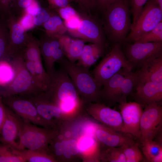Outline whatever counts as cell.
Here are the masks:
<instances>
[{
  "label": "cell",
  "mask_w": 162,
  "mask_h": 162,
  "mask_svg": "<svg viewBox=\"0 0 162 162\" xmlns=\"http://www.w3.org/2000/svg\"><path fill=\"white\" fill-rule=\"evenodd\" d=\"M48 74V81L44 94L63 113H73L82 102L67 71L61 64L58 70L54 69Z\"/></svg>",
  "instance_id": "cell-1"
},
{
  "label": "cell",
  "mask_w": 162,
  "mask_h": 162,
  "mask_svg": "<svg viewBox=\"0 0 162 162\" xmlns=\"http://www.w3.org/2000/svg\"><path fill=\"white\" fill-rule=\"evenodd\" d=\"M129 0H114L101 12L100 21L106 38L114 45L126 42L132 23Z\"/></svg>",
  "instance_id": "cell-2"
},
{
  "label": "cell",
  "mask_w": 162,
  "mask_h": 162,
  "mask_svg": "<svg viewBox=\"0 0 162 162\" xmlns=\"http://www.w3.org/2000/svg\"><path fill=\"white\" fill-rule=\"evenodd\" d=\"M59 63L68 73L84 104L101 103L102 86L91 74L89 68L72 63L65 58Z\"/></svg>",
  "instance_id": "cell-3"
},
{
  "label": "cell",
  "mask_w": 162,
  "mask_h": 162,
  "mask_svg": "<svg viewBox=\"0 0 162 162\" xmlns=\"http://www.w3.org/2000/svg\"><path fill=\"white\" fill-rule=\"evenodd\" d=\"M10 58L14 73L13 77L6 87L0 90V96L26 97L43 92L35 83L27 69L22 51L14 55Z\"/></svg>",
  "instance_id": "cell-4"
},
{
  "label": "cell",
  "mask_w": 162,
  "mask_h": 162,
  "mask_svg": "<svg viewBox=\"0 0 162 162\" xmlns=\"http://www.w3.org/2000/svg\"><path fill=\"white\" fill-rule=\"evenodd\" d=\"M58 132V129L40 128L21 118L19 141L16 149H27L48 154L49 143Z\"/></svg>",
  "instance_id": "cell-5"
},
{
  "label": "cell",
  "mask_w": 162,
  "mask_h": 162,
  "mask_svg": "<svg viewBox=\"0 0 162 162\" xmlns=\"http://www.w3.org/2000/svg\"><path fill=\"white\" fill-rule=\"evenodd\" d=\"M122 68L132 70L133 68L127 59L122 50V46L116 44L94 68L93 76L103 86Z\"/></svg>",
  "instance_id": "cell-6"
},
{
  "label": "cell",
  "mask_w": 162,
  "mask_h": 162,
  "mask_svg": "<svg viewBox=\"0 0 162 162\" xmlns=\"http://www.w3.org/2000/svg\"><path fill=\"white\" fill-rule=\"evenodd\" d=\"M24 97L29 99L34 105L47 128L59 129L63 124L70 120L56 104L46 97L44 92Z\"/></svg>",
  "instance_id": "cell-7"
},
{
  "label": "cell",
  "mask_w": 162,
  "mask_h": 162,
  "mask_svg": "<svg viewBox=\"0 0 162 162\" xmlns=\"http://www.w3.org/2000/svg\"><path fill=\"white\" fill-rule=\"evenodd\" d=\"M76 28L67 30L71 36L106 47L107 40L100 20L84 12Z\"/></svg>",
  "instance_id": "cell-8"
},
{
  "label": "cell",
  "mask_w": 162,
  "mask_h": 162,
  "mask_svg": "<svg viewBox=\"0 0 162 162\" xmlns=\"http://www.w3.org/2000/svg\"><path fill=\"white\" fill-rule=\"evenodd\" d=\"M121 46L127 59L133 68H141L147 61L162 56V42H127Z\"/></svg>",
  "instance_id": "cell-9"
},
{
  "label": "cell",
  "mask_w": 162,
  "mask_h": 162,
  "mask_svg": "<svg viewBox=\"0 0 162 162\" xmlns=\"http://www.w3.org/2000/svg\"><path fill=\"white\" fill-rule=\"evenodd\" d=\"M162 21V11L152 1L148 0L136 24L126 38V42H134L151 30Z\"/></svg>",
  "instance_id": "cell-10"
},
{
  "label": "cell",
  "mask_w": 162,
  "mask_h": 162,
  "mask_svg": "<svg viewBox=\"0 0 162 162\" xmlns=\"http://www.w3.org/2000/svg\"><path fill=\"white\" fill-rule=\"evenodd\" d=\"M162 125V107L158 103L145 106L140 124V138L141 143L153 140L160 131Z\"/></svg>",
  "instance_id": "cell-11"
},
{
  "label": "cell",
  "mask_w": 162,
  "mask_h": 162,
  "mask_svg": "<svg viewBox=\"0 0 162 162\" xmlns=\"http://www.w3.org/2000/svg\"><path fill=\"white\" fill-rule=\"evenodd\" d=\"M2 97L4 104L19 117L34 124L47 128L35 106L28 98L18 95Z\"/></svg>",
  "instance_id": "cell-12"
},
{
  "label": "cell",
  "mask_w": 162,
  "mask_h": 162,
  "mask_svg": "<svg viewBox=\"0 0 162 162\" xmlns=\"http://www.w3.org/2000/svg\"><path fill=\"white\" fill-rule=\"evenodd\" d=\"M84 112L102 124L122 132V119L118 111L101 103H92L85 105Z\"/></svg>",
  "instance_id": "cell-13"
},
{
  "label": "cell",
  "mask_w": 162,
  "mask_h": 162,
  "mask_svg": "<svg viewBox=\"0 0 162 162\" xmlns=\"http://www.w3.org/2000/svg\"><path fill=\"white\" fill-rule=\"evenodd\" d=\"M123 122L122 133L140 138V124L143 111L142 105L136 102L119 103Z\"/></svg>",
  "instance_id": "cell-14"
},
{
  "label": "cell",
  "mask_w": 162,
  "mask_h": 162,
  "mask_svg": "<svg viewBox=\"0 0 162 162\" xmlns=\"http://www.w3.org/2000/svg\"><path fill=\"white\" fill-rule=\"evenodd\" d=\"M129 134L97 124L94 136L100 146L105 147H119L135 143Z\"/></svg>",
  "instance_id": "cell-15"
},
{
  "label": "cell",
  "mask_w": 162,
  "mask_h": 162,
  "mask_svg": "<svg viewBox=\"0 0 162 162\" xmlns=\"http://www.w3.org/2000/svg\"><path fill=\"white\" fill-rule=\"evenodd\" d=\"M6 19L9 34L7 57L10 58L23 51L26 44L27 33L19 23L14 13L10 12Z\"/></svg>",
  "instance_id": "cell-16"
},
{
  "label": "cell",
  "mask_w": 162,
  "mask_h": 162,
  "mask_svg": "<svg viewBox=\"0 0 162 162\" xmlns=\"http://www.w3.org/2000/svg\"><path fill=\"white\" fill-rule=\"evenodd\" d=\"M7 107L6 118L0 133V143L16 149V140L19 136L21 118Z\"/></svg>",
  "instance_id": "cell-17"
},
{
  "label": "cell",
  "mask_w": 162,
  "mask_h": 162,
  "mask_svg": "<svg viewBox=\"0 0 162 162\" xmlns=\"http://www.w3.org/2000/svg\"><path fill=\"white\" fill-rule=\"evenodd\" d=\"M136 87L135 99L136 102L142 105L158 103L162 100V82H142L137 83Z\"/></svg>",
  "instance_id": "cell-18"
},
{
  "label": "cell",
  "mask_w": 162,
  "mask_h": 162,
  "mask_svg": "<svg viewBox=\"0 0 162 162\" xmlns=\"http://www.w3.org/2000/svg\"><path fill=\"white\" fill-rule=\"evenodd\" d=\"M132 70L122 68L111 77L103 86L100 91L101 101L109 103L118 102V95L123 80Z\"/></svg>",
  "instance_id": "cell-19"
},
{
  "label": "cell",
  "mask_w": 162,
  "mask_h": 162,
  "mask_svg": "<svg viewBox=\"0 0 162 162\" xmlns=\"http://www.w3.org/2000/svg\"><path fill=\"white\" fill-rule=\"evenodd\" d=\"M136 72L137 84L149 81L162 82V56L147 61Z\"/></svg>",
  "instance_id": "cell-20"
},
{
  "label": "cell",
  "mask_w": 162,
  "mask_h": 162,
  "mask_svg": "<svg viewBox=\"0 0 162 162\" xmlns=\"http://www.w3.org/2000/svg\"><path fill=\"white\" fill-rule=\"evenodd\" d=\"M81 158L92 161H100V146L95 136L85 135L76 140Z\"/></svg>",
  "instance_id": "cell-21"
},
{
  "label": "cell",
  "mask_w": 162,
  "mask_h": 162,
  "mask_svg": "<svg viewBox=\"0 0 162 162\" xmlns=\"http://www.w3.org/2000/svg\"><path fill=\"white\" fill-rule=\"evenodd\" d=\"M60 48L67 59L70 62L75 63L79 59L86 42L79 39H73L64 34L59 38Z\"/></svg>",
  "instance_id": "cell-22"
},
{
  "label": "cell",
  "mask_w": 162,
  "mask_h": 162,
  "mask_svg": "<svg viewBox=\"0 0 162 162\" xmlns=\"http://www.w3.org/2000/svg\"><path fill=\"white\" fill-rule=\"evenodd\" d=\"M105 48L104 46L92 43L85 44L76 64L89 68L104 55Z\"/></svg>",
  "instance_id": "cell-23"
},
{
  "label": "cell",
  "mask_w": 162,
  "mask_h": 162,
  "mask_svg": "<svg viewBox=\"0 0 162 162\" xmlns=\"http://www.w3.org/2000/svg\"><path fill=\"white\" fill-rule=\"evenodd\" d=\"M41 55L44 61L46 72L48 74L53 69L50 64L51 58L54 50L60 48L58 38H50L46 34L39 40Z\"/></svg>",
  "instance_id": "cell-24"
},
{
  "label": "cell",
  "mask_w": 162,
  "mask_h": 162,
  "mask_svg": "<svg viewBox=\"0 0 162 162\" xmlns=\"http://www.w3.org/2000/svg\"><path fill=\"white\" fill-rule=\"evenodd\" d=\"M25 62L26 66L33 80L38 87L44 92L48 84L49 76L44 68L41 60L34 62Z\"/></svg>",
  "instance_id": "cell-25"
},
{
  "label": "cell",
  "mask_w": 162,
  "mask_h": 162,
  "mask_svg": "<svg viewBox=\"0 0 162 162\" xmlns=\"http://www.w3.org/2000/svg\"><path fill=\"white\" fill-rule=\"evenodd\" d=\"M42 26L45 29L46 34L51 38H59L67 32L68 29L62 19L54 11L49 19Z\"/></svg>",
  "instance_id": "cell-26"
},
{
  "label": "cell",
  "mask_w": 162,
  "mask_h": 162,
  "mask_svg": "<svg viewBox=\"0 0 162 162\" xmlns=\"http://www.w3.org/2000/svg\"><path fill=\"white\" fill-rule=\"evenodd\" d=\"M22 54L25 61L34 62L41 60L39 40L32 33H27V41Z\"/></svg>",
  "instance_id": "cell-27"
},
{
  "label": "cell",
  "mask_w": 162,
  "mask_h": 162,
  "mask_svg": "<svg viewBox=\"0 0 162 162\" xmlns=\"http://www.w3.org/2000/svg\"><path fill=\"white\" fill-rule=\"evenodd\" d=\"M12 148L15 153L22 157L26 162H56L50 155L45 152L27 149L19 150Z\"/></svg>",
  "instance_id": "cell-28"
},
{
  "label": "cell",
  "mask_w": 162,
  "mask_h": 162,
  "mask_svg": "<svg viewBox=\"0 0 162 162\" xmlns=\"http://www.w3.org/2000/svg\"><path fill=\"white\" fill-rule=\"evenodd\" d=\"M141 143L143 153L148 161L162 162V146L160 143L153 140L146 141Z\"/></svg>",
  "instance_id": "cell-29"
},
{
  "label": "cell",
  "mask_w": 162,
  "mask_h": 162,
  "mask_svg": "<svg viewBox=\"0 0 162 162\" xmlns=\"http://www.w3.org/2000/svg\"><path fill=\"white\" fill-rule=\"evenodd\" d=\"M137 72L130 71L123 80L118 95V102L120 103L127 102L126 98L136 86L137 82Z\"/></svg>",
  "instance_id": "cell-30"
},
{
  "label": "cell",
  "mask_w": 162,
  "mask_h": 162,
  "mask_svg": "<svg viewBox=\"0 0 162 162\" xmlns=\"http://www.w3.org/2000/svg\"><path fill=\"white\" fill-rule=\"evenodd\" d=\"M61 135L63 145L62 161H74L77 158H81L77 140L73 138L66 139Z\"/></svg>",
  "instance_id": "cell-31"
},
{
  "label": "cell",
  "mask_w": 162,
  "mask_h": 162,
  "mask_svg": "<svg viewBox=\"0 0 162 162\" xmlns=\"http://www.w3.org/2000/svg\"><path fill=\"white\" fill-rule=\"evenodd\" d=\"M100 161L108 162H126L123 146L119 147H105L100 151Z\"/></svg>",
  "instance_id": "cell-32"
},
{
  "label": "cell",
  "mask_w": 162,
  "mask_h": 162,
  "mask_svg": "<svg viewBox=\"0 0 162 162\" xmlns=\"http://www.w3.org/2000/svg\"><path fill=\"white\" fill-rule=\"evenodd\" d=\"M9 31L6 17L0 18V61L7 57Z\"/></svg>",
  "instance_id": "cell-33"
},
{
  "label": "cell",
  "mask_w": 162,
  "mask_h": 162,
  "mask_svg": "<svg viewBox=\"0 0 162 162\" xmlns=\"http://www.w3.org/2000/svg\"><path fill=\"white\" fill-rule=\"evenodd\" d=\"M13 71L10 58L0 61V90L6 87L12 79Z\"/></svg>",
  "instance_id": "cell-34"
},
{
  "label": "cell",
  "mask_w": 162,
  "mask_h": 162,
  "mask_svg": "<svg viewBox=\"0 0 162 162\" xmlns=\"http://www.w3.org/2000/svg\"><path fill=\"white\" fill-rule=\"evenodd\" d=\"M158 42H162V21L133 42L145 43Z\"/></svg>",
  "instance_id": "cell-35"
},
{
  "label": "cell",
  "mask_w": 162,
  "mask_h": 162,
  "mask_svg": "<svg viewBox=\"0 0 162 162\" xmlns=\"http://www.w3.org/2000/svg\"><path fill=\"white\" fill-rule=\"evenodd\" d=\"M25 162V160L15 153L11 148L0 143V162Z\"/></svg>",
  "instance_id": "cell-36"
},
{
  "label": "cell",
  "mask_w": 162,
  "mask_h": 162,
  "mask_svg": "<svg viewBox=\"0 0 162 162\" xmlns=\"http://www.w3.org/2000/svg\"><path fill=\"white\" fill-rule=\"evenodd\" d=\"M123 149L126 162H138L142 159V154L137 144L123 146Z\"/></svg>",
  "instance_id": "cell-37"
},
{
  "label": "cell",
  "mask_w": 162,
  "mask_h": 162,
  "mask_svg": "<svg viewBox=\"0 0 162 162\" xmlns=\"http://www.w3.org/2000/svg\"><path fill=\"white\" fill-rule=\"evenodd\" d=\"M49 8H38L32 14L35 26H40L46 22L54 11Z\"/></svg>",
  "instance_id": "cell-38"
},
{
  "label": "cell",
  "mask_w": 162,
  "mask_h": 162,
  "mask_svg": "<svg viewBox=\"0 0 162 162\" xmlns=\"http://www.w3.org/2000/svg\"><path fill=\"white\" fill-rule=\"evenodd\" d=\"M148 0H129L130 10L133 21L131 30L133 28L140 16L143 8Z\"/></svg>",
  "instance_id": "cell-39"
},
{
  "label": "cell",
  "mask_w": 162,
  "mask_h": 162,
  "mask_svg": "<svg viewBox=\"0 0 162 162\" xmlns=\"http://www.w3.org/2000/svg\"><path fill=\"white\" fill-rule=\"evenodd\" d=\"M63 20L74 16L79 14L74 8L69 4L54 10Z\"/></svg>",
  "instance_id": "cell-40"
},
{
  "label": "cell",
  "mask_w": 162,
  "mask_h": 162,
  "mask_svg": "<svg viewBox=\"0 0 162 162\" xmlns=\"http://www.w3.org/2000/svg\"><path fill=\"white\" fill-rule=\"evenodd\" d=\"M18 20L26 32L35 26L33 16L32 14L24 13L20 18L18 19Z\"/></svg>",
  "instance_id": "cell-41"
},
{
  "label": "cell",
  "mask_w": 162,
  "mask_h": 162,
  "mask_svg": "<svg viewBox=\"0 0 162 162\" xmlns=\"http://www.w3.org/2000/svg\"><path fill=\"white\" fill-rule=\"evenodd\" d=\"M32 0H14L10 6V11L14 10L23 13L25 9L32 3Z\"/></svg>",
  "instance_id": "cell-42"
},
{
  "label": "cell",
  "mask_w": 162,
  "mask_h": 162,
  "mask_svg": "<svg viewBox=\"0 0 162 162\" xmlns=\"http://www.w3.org/2000/svg\"><path fill=\"white\" fill-rule=\"evenodd\" d=\"M80 13H79L76 16L63 20V22L68 30L72 29L77 27L80 22Z\"/></svg>",
  "instance_id": "cell-43"
},
{
  "label": "cell",
  "mask_w": 162,
  "mask_h": 162,
  "mask_svg": "<svg viewBox=\"0 0 162 162\" xmlns=\"http://www.w3.org/2000/svg\"><path fill=\"white\" fill-rule=\"evenodd\" d=\"M49 4L48 8L55 10L70 4L73 0H46Z\"/></svg>",
  "instance_id": "cell-44"
},
{
  "label": "cell",
  "mask_w": 162,
  "mask_h": 162,
  "mask_svg": "<svg viewBox=\"0 0 162 162\" xmlns=\"http://www.w3.org/2000/svg\"><path fill=\"white\" fill-rule=\"evenodd\" d=\"M77 3L83 12L91 14V11L93 9L92 0H73Z\"/></svg>",
  "instance_id": "cell-45"
},
{
  "label": "cell",
  "mask_w": 162,
  "mask_h": 162,
  "mask_svg": "<svg viewBox=\"0 0 162 162\" xmlns=\"http://www.w3.org/2000/svg\"><path fill=\"white\" fill-rule=\"evenodd\" d=\"M14 0H0V14L6 17L10 11V6Z\"/></svg>",
  "instance_id": "cell-46"
},
{
  "label": "cell",
  "mask_w": 162,
  "mask_h": 162,
  "mask_svg": "<svg viewBox=\"0 0 162 162\" xmlns=\"http://www.w3.org/2000/svg\"><path fill=\"white\" fill-rule=\"evenodd\" d=\"M114 0H92L93 9L101 12L105 10Z\"/></svg>",
  "instance_id": "cell-47"
},
{
  "label": "cell",
  "mask_w": 162,
  "mask_h": 162,
  "mask_svg": "<svg viewBox=\"0 0 162 162\" xmlns=\"http://www.w3.org/2000/svg\"><path fill=\"white\" fill-rule=\"evenodd\" d=\"M65 56L61 48L56 49L53 51L51 58L50 64L52 69H54V64L56 62H59L61 61Z\"/></svg>",
  "instance_id": "cell-48"
},
{
  "label": "cell",
  "mask_w": 162,
  "mask_h": 162,
  "mask_svg": "<svg viewBox=\"0 0 162 162\" xmlns=\"http://www.w3.org/2000/svg\"><path fill=\"white\" fill-rule=\"evenodd\" d=\"M7 108L6 106L2 101V96H0V133L1 128L6 118Z\"/></svg>",
  "instance_id": "cell-49"
},
{
  "label": "cell",
  "mask_w": 162,
  "mask_h": 162,
  "mask_svg": "<svg viewBox=\"0 0 162 162\" xmlns=\"http://www.w3.org/2000/svg\"><path fill=\"white\" fill-rule=\"evenodd\" d=\"M162 11V0H152Z\"/></svg>",
  "instance_id": "cell-50"
},
{
  "label": "cell",
  "mask_w": 162,
  "mask_h": 162,
  "mask_svg": "<svg viewBox=\"0 0 162 162\" xmlns=\"http://www.w3.org/2000/svg\"><path fill=\"white\" fill-rule=\"evenodd\" d=\"M1 17H2V16H1V15L0 14V18Z\"/></svg>",
  "instance_id": "cell-51"
}]
</instances>
